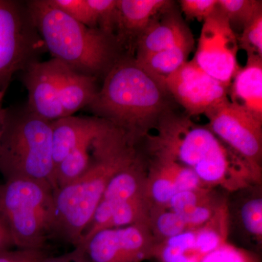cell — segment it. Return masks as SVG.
<instances>
[{"instance_id": "1", "label": "cell", "mask_w": 262, "mask_h": 262, "mask_svg": "<svg viewBox=\"0 0 262 262\" xmlns=\"http://www.w3.org/2000/svg\"><path fill=\"white\" fill-rule=\"evenodd\" d=\"M155 134L142 141L144 152L187 167L205 186L227 192L262 184V173L231 149L208 127L173 111L160 119Z\"/></svg>"}, {"instance_id": "2", "label": "cell", "mask_w": 262, "mask_h": 262, "mask_svg": "<svg viewBox=\"0 0 262 262\" xmlns=\"http://www.w3.org/2000/svg\"><path fill=\"white\" fill-rule=\"evenodd\" d=\"M173 98L163 80L123 55L103 77L88 108L139 145L155 130L161 117L173 111Z\"/></svg>"}, {"instance_id": "3", "label": "cell", "mask_w": 262, "mask_h": 262, "mask_svg": "<svg viewBox=\"0 0 262 262\" xmlns=\"http://www.w3.org/2000/svg\"><path fill=\"white\" fill-rule=\"evenodd\" d=\"M141 151L140 146L113 125L96 136L92 142L89 169L75 182L54 192L55 237L73 247L77 246L108 184Z\"/></svg>"}, {"instance_id": "4", "label": "cell", "mask_w": 262, "mask_h": 262, "mask_svg": "<svg viewBox=\"0 0 262 262\" xmlns=\"http://www.w3.org/2000/svg\"><path fill=\"white\" fill-rule=\"evenodd\" d=\"M26 2L45 48L53 59L98 79L104 77L125 55L113 36L74 20L49 0Z\"/></svg>"}, {"instance_id": "5", "label": "cell", "mask_w": 262, "mask_h": 262, "mask_svg": "<svg viewBox=\"0 0 262 262\" xmlns=\"http://www.w3.org/2000/svg\"><path fill=\"white\" fill-rule=\"evenodd\" d=\"M51 122L25 107L7 108L0 139V173L4 181L26 179L49 184L55 192Z\"/></svg>"}, {"instance_id": "6", "label": "cell", "mask_w": 262, "mask_h": 262, "mask_svg": "<svg viewBox=\"0 0 262 262\" xmlns=\"http://www.w3.org/2000/svg\"><path fill=\"white\" fill-rule=\"evenodd\" d=\"M0 215L15 248L45 249L55 237L54 190L46 183L26 179L0 184Z\"/></svg>"}, {"instance_id": "7", "label": "cell", "mask_w": 262, "mask_h": 262, "mask_svg": "<svg viewBox=\"0 0 262 262\" xmlns=\"http://www.w3.org/2000/svg\"><path fill=\"white\" fill-rule=\"evenodd\" d=\"M46 50L27 2L0 0V92Z\"/></svg>"}, {"instance_id": "8", "label": "cell", "mask_w": 262, "mask_h": 262, "mask_svg": "<svg viewBox=\"0 0 262 262\" xmlns=\"http://www.w3.org/2000/svg\"><path fill=\"white\" fill-rule=\"evenodd\" d=\"M156 244L148 226L136 225L101 229L74 248L85 262H143Z\"/></svg>"}, {"instance_id": "9", "label": "cell", "mask_w": 262, "mask_h": 262, "mask_svg": "<svg viewBox=\"0 0 262 262\" xmlns=\"http://www.w3.org/2000/svg\"><path fill=\"white\" fill-rule=\"evenodd\" d=\"M205 115L208 119L207 127L262 173V120L229 100L210 108Z\"/></svg>"}, {"instance_id": "10", "label": "cell", "mask_w": 262, "mask_h": 262, "mask_svg": "<svg viewBox=\"0 0 262 262\" xmlns=\"http://www.w3.org/2000/svg\"><path fill=\"white\" fill-rule=\"evenodd\" d=\"M238 50L236 33L216 6L203 21L193 59L208 75L228 88L239 69Z\"/></svg>"}, {"instance_id": "11", "label": "cell", "mask_w": 262, "mask_h": 262, "mask_svg": "<svg viewBox=\"0 0 262 262\" xmlns=\"http://www.w3.org/2000/svg\"><path fill=\"white\" fill-rule=\"evenodd\" d=\"M28 93L26 106L32 113L53 122L66 117L63 100L66 92V65L58 60L35 61L20 72Z\"/></svg>"}, {"instance_id": "12", "label": "cell", "mask_w": 262, "mask_h": 262, "mask_svg": "<svg viewBox=\"0 0 262 262\" xmlns=\"http://www.w3.org/2000/svg\"><path fill=\"white\" fill-rule=\"evenodd\" d=\"M163 82L174 101L189 117L205 115L228 100L225 84L208 75L194 59L185 62Z\"/></svg>"}, {"instance_id": "13", "label": "cell", "mask_w": 262, "mask_h": 262, "mask_svg": "<svg viewBox=\"0 0 262 262\" xmlns=\"http://www.w3.org/2000/svg\"><path fill=\"white\" fill-rule=\"evenodd\" d=\"M227 242L261 255L262 184L227 193Z\"/></svg>"}, {"instance_id": "14", "label": "cell", "mask_w": 262, "mask_h": 262, "mask_svg": "<svg viewBox=\"0 0 262 262\" xmlns=\"http://www.w3.org/2000/svg\"><path fill=\"white\" fill-rule=\"evenodd\" d=\"M226 206L206 225L158 243L153 258L158 262H201L207 254L227 242Z\"/></svg>"}, {"instance_id": "15", "label": "cell", "mask_w": 262, "mask_h": 262, "mask_svg": "<svg viewBox=\"0 0 262 262\" xmlns=\"http://www.w3.org/2000/svg\"><path fill=\"white\" fill-rule=\"evenodd\" d=\"M141 149L139 157L117 173L108 184L78 244L104 229L114 213L125 203L145 193L148 160Z\"/></svg>"}, {"instance_id": "16", "label": "cell", "mask_w": 262, "mask_h": 262, "mask_svg": "<svg viewBox=\"0 0 262 262\" xmlns=\"http://www.w3.org/2000/svg\"><path fill=\"white\" fill-rule=\"evenodd\" d=\"M172 3L168 0H117L115 37L124 54L134 56L141 34Z\"/></svg>"}, {"instance_id": "17", "label": "cell", "mask_w": 262, "mask_h": 262, "mask_svg": "<svg viewBox=\"0 0 262 262\" xmlns=\"http://www.w3.org/2000/svg\"><path fill=\"white\" fill-rule=\"evenodd\" d=\"M193 38L180 11L171 3L150 22L136 42L135 59L173 47Z\"/></svg>"}, {"instance_id": "18", "label": "cell", "mask_w": 262, "mask_h": 262, "mask_svg": "<svg viewBox=\"0 0 262 262\" xmlns=\"http://www.w3.org/2000/svg\"><path fill=\"white\" fill-rule=\"evenodd\" d=\"M111 124L99 117L69 116L51 122L55 167L67 155L92 140Z\"/></svg>"}, {"instance_id": "19", "label": "cell", "mask_w": 262, "mask_h": 262, "mask_svg": "<svg viewBox=\"0 0 262 262\" xmlns=\"http://www.w3.org/2000/svg\"><path fill=\"white\" fill-rule=\"evenodd\" d=\"M230 102L262 120V57L248 56L232 79Z\"/></svg>"}, {"instance_id": "20", "label": "cell", "mask_w": 262, "mask_h": 262, "mask_svg": "<svg viewBox=\"0 0 262 262\" xmlns=\"http://www.w3.org/2000/svg\"><path fill=\"white\" fill-rule=\"evenodd\" d=\"M194 46L193 37L168 49L135 60L151 75L163 80L187 61L188 56L194 49Z\"/></svg>"}, {"instance_id": "21", "label": "cell", "mask_w": 262, "mask_h": 262, "mask_svg": "<svg viewBox=\"0 0 262 262\" xmlns=\"http://www.w3.org/2000/svg\"><path fill=\"white\" fill-rule=\"evenodd\" d=\"M94 139L81 144L57 164L54 170L55 192L75 182L89 169Z\"/></svg>"}, {"instance_id": "22", "label": "cell", "mask_w": 262, "mask_h": 262, "mask_svg": "<svg viewBox=\"0 0 262 262\" xmlns=\"http://www.w3.org/2000/svg\"><path fill=\"white\" fill-rule=\"evenodd\" d=\"M227 193L218 188L208 187L182 191L171 198L166 208L180 215L187 222V218L194 212L208 203L220 199Z\"/></svg>"}, {"instance_id": "23", "label": "cell", "mask_w": 262, "mask_h": 262, "mask_svg": "<svg viewBox=\"0 0 262 262\" xmlns=\"http://www.w3.org/2000/svg\"><path fill=\"white\" fill-rule=\"evenodd\" d=\"M148 227L156 244L191 230L182 216L167 208H151Z\"/></svg>"}, {"instance_id": "24", "label": "cell", "mask_w": 262, "mask_h": 262, "mask_svg": "<svg viewBox=\"0 0 262 262\" xmlns=\"http://www.w3.org/2000/svg\"><path fill=\"white\" fill-rule=\"evenodd\" d=\"M217 8L227 18L234 32L235 29L243 31L257 15L262 13V2L258 0H218Z\"/></svg>"}, {"instance_id": "25", "label": "cell", "mask_w": 262, "mask_h": 262, "mask_svg": "<svg viewBox=\"0 0 262 262\" xmlns=\"http://www.w3.org/2000/svg\"><path fill=\"white\" fill-rule=\"evenodd\" d=\"M201 262H261L260 254L228 242L207 254Z\"/></svg>"}, {"instance_id": "26", "label": "cell", "mask_w": 262, "mask_h": 262, "mask_svg": "<svg viewBox=\"0 0 262 262\" xmlns=\"http://www.w3.org/2000/svg\"><path fill=\"white\" fill-rule=\"evenodd\" d=\"M49 2L74 20L91 28L97 29L94 13L88 0H49Z\"/></svg>"}, {"instance_id": "27", "label": "cell", "mask_w": 262, "mask_h": 262, "mask_svg": "<svg viewBox=\"0 0 262 262\" xmlns=\"http://www.w3.org/2000/svg\"><path fill=\"white\" fill-rule=\"evenodd\" d=\"M237 37L238 47L247 53V56L262 57V13L257 15Z\"/></svg>"}, {"instance_id": "28", "label": "cell", "mask_w": 262, "mask_h": 262, "mask_svg": "<svg viewBox=\"0 0 262 262\" xmlns=\"http://www.w3.org/2000/svg\"><path fill=\"white\" fill-rule=\"evenodd\" d=\"M218 0H181L182 12L187 20L204 21L212 14L217 6Z\"/></svg>"}, {"instance_id": "29", "label": "cell", "mask_w": 262, "mask_h": 262, "mask_svg": "<svg viewBox=\"0 0 262 262\" xmlns=\"http://www.w3.org/2000/svg\"><path fill=\"white\" fill-rule=\"evenodd\" d=\"M48 256L46 249L13 248L0 253V262H41Z\"/></svg>"}, {"instance_id": "30", "label": "cell", "mask_w": 262, "mask_h": 262, "mask_svg": "<svg viewBox=\"0 0 262 262\" xmlns=\"http://www.w3.org/2000/svg\"><path fill=\"white\" fill-rule=\"evenodd\" d=\"M13 248H15L14 244L10 235L9 229L0 215V253L13 249Z\"/></svg>"}, {"instance_id": "31", "label": "cell", "mask_w": 262, "mask_h": 262, "mask_svg": "<svg viewBox=\"0 0 262 262\" xmlns=\"http://www.w3.org/2000/svg\"><path fill=\"white\" fill-rule=\"evenodd\" d=\"M41 262H85L77 250L73 248L70 252L58 256H47Z\"/></svg>"}, {"instance_id": "32", "label": "cell", "mask_w": 262, "mask_h": 262, "mask_svg": "<svg viewBox=\"0 0 262 262\" xmlns=\"http://www.w3.org/2000/svg\"><path fill=\"white\" fill-rule=\"evenodd\" d=\"M4 93L0 92V139L4 130L5 119H6L7 108L3 105V100L5 97Z\"/></svg>"}]
</instances>
